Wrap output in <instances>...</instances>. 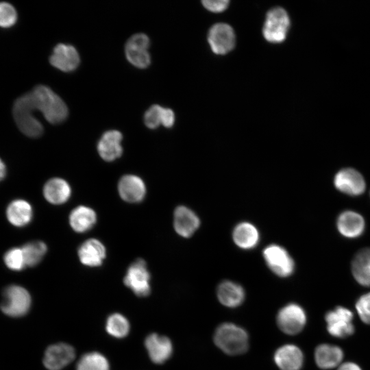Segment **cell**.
<instances>
[{"instance_id": "6da1fadb", "label": "cell", "mask_w": 370, "mask_h": 370, "mask_svg": "<svg viewBox=\"0 0 370 370\" xmlns=\"http://www.w3.org/2000/svg\"><path fill=\"white\" fill-rule=\"evenodd\" d=\"M36 110L40 111L51 124L64 121L68 116V108L64 101L50 88L38 85L31 91Z\"/></svg>"}, {"instance_id": "7a4b0ae2", "label": "cell", "mask_w": 370, "mask_h": 370, "mask_svg": "<svg viewBox=\"0 0 370 370\" xmlns=\"http://www.w3.org/2000/svg\"><path fill=\"white\" fill-rule=\"evenodd\" d=\"M36 107L31 92L23 94L14 103L13 117L20 131L28 137L38 138L43 133L41 123L34 116Z\"/></svg>"}, {"instance_id": "3957f363", "label": "cell", "mask_w": 370, "mask_h": 370, "mask_svg": "<svg viewBox=\"0 0 370 370\" xmlns=\"http://www.w3.org/2000/svg\"><path fill=\"white\" fill-rule=\"evenodd\" d=\"M215 345L225 353L237 355L248 348V335L245 330L230 323L220 325L214 334Z\"/></svg>"}, {"instance_id": "277c9868", "label": "cell", "mask_w": 370, "mask_h": 370, "mask_svg": "<svg viewBox=\"0 0 370 370\" xmlns=\"http://www.w3.org/2000/svg\"><path fill=\"white\" fill-rule=\"evenodd\" d=\"M31 301V296L25 288L12 284L4 289L0 308L9 317H20L28 312Z\"/></svg>"}, {"instance_id": "5b68a950", "label": "cell", "mask_w": 370, "mask_h": 370, "mask_svg": "<svg viewBox=\"0 0 370 370\" xmlns=\"http://www.w3.org/2000/svg\"><path fill=\"white\" fill-rule=\"evenodd\" d=\"M290 18L286 11L280 7L273 8L266 14L262 34L271 43H281L286 38L290 27Z\"/></svg>"}, {"instance_id": "8992f818", "label": "cell", "mask_w": 370, "mask_h": 370, "mask_svg": "<svg viewBox=\"0 0 370 370\" xmlns=\"http://www.w3.org/2000/svg\"><path fill=\"white\" fill-rule=\"evenodd\" d=\"M353 313L348 308L337 306L326 312L325 321L328 333L336 338H346L354 333Z\"/></svg>"}, {"instance_id": "52a82bcc", "label": "cell", "mask_w": 370, "mask_h": 370, "mask_svg": "<svg viewBox=\"0 0 370 370\" xmlns=\"http://www.w3.org/2000/svg\"><path fill=\"white\" fill-rule=\"evenodd\" d=\"M262 255L267 265L275 275L286 278L293 273L294 260L283 247L271 244L264 249Z\"/></svg>"}, {"instance_id": "ba28073f", "label": "cell", "mask_w": 370, "mask_h": 370, "mask_svg": "<svg viewBox=\"0 0 370 370\" xmlns=\"http://www.w3.org/2000/svg\"><path fill=\"white\" fill-rule=\"evenodd\" d=\"M306 323V314L304 308L297 304L284 306L277 315L279 328L285 334L295 335L299 333Z\"/></svg>"}, {"instance_id": "9c48e42d", "label": "cell", "mask_w": 370, "mask_h": 370, "mask_svg": "<svg viewBox=\"0 0 370 370\" xmlns=\"http://www.w3.org/2000/svg\"><path fill=\"white\" fill-rule=\"evenodd\" d=\"M208 42L217 55H225L232 51L236 44L233 28L228 24L219 23L212 25L208 34Z\"/></svg>"}, {"instance_id": "30bf717a", "label": "cell", "mask_w": 370, "mask_h": 370, "mask_svg": "<svg viewBox=\"0 0 370 370\" xmlns=\"http://www.w3.org/2000/svg\"><path fill=\"white\" fill-rule=\"evenodd\" d=\"M149 45V38L146 34L143 33L134 34L128 39L125 47L127 60L138 68H147L151 62V57L148 52Z\"/></svg>"}, {"instance_id": "8fae6325", "label": "cell", "mask_w": 370, "mask_h": 370, "mask_svg": "<svg viewBox=\"0 0 370 370\" xmlns=\"http://www.w3.org/2000/svg\"><path fill=\"white\" fill-rule=\"evenodd\" d=\"M123 281L137 296L148 295L150 293V274L146 262L142 259L133 262L127 269Z\"/></svg>"}, {"instance_id": "7c38bea8", "label": "cell", "mask_w": 370, "mask_h": 370, "mask_svg": "<svg viewBox=\"0 0 370 370\" xmlns=\"http://www.w3.org/2000/svg\"><path fill=\"white\" fill-rule=\"evenodd\" d=\"M334 185L338 191L349 196H359L366 188L363 176L352 168H345L338 171L334 175Z\"/></svg>"}, {"instance_id": "4fadbf2b", "label": "cell", "mask_w": 370, "mask_h": 370, "mask_svg": "<svg viewBox=\"0 0 370 370\" xmlns=\"http://www.w3.org/2000/svg\"><path fill=\"white\" fill-rule=\"evenodd\" d=\"M75 352L72 346L66 343H56L45 351L43 364L49 370H60L75 358Z\"/></svg>"}, {"instance_id": "5bb4252c", "label": "cell", "mask_w": 370, "mask_h": 370, "mask_svg": "<svg viewBox=\"0 0 370 370\" xmlns=\"http://www.w3.org/2000/svg\"><path fill=\"white\" fill-rule=\"evenodd\" d=\"M49 62L53 66L62 71L71 72L77 68L80 58L73 45L60 43L53 48Z\"/></svg>"}, {"instance_id": "9a60e30c", "label": "cell", "mask_w": 370, "mask_h": 370, "mask_svg": "<svg viewBox=\"0 0 370 370\" xmlns=\"http://www.w3.org/2000/svg\"><path fill=\"white\" fill-rule=\"evenodd\" d=\"M199 225V218L191 209L184 206L175 208L173 226L177 234L184 238H189L194 234Z\"/></svg>"}, {"instance_id": "2e32d148", "label": "cell", "mask_w": 370, "mask_h": 370, "mask_svg": "<svg viewBox=\"0 0 370 370\" xmlns=\"http://www.w3.org/2000/svg\"><path fill=\"white\" fill-rule=\"evenodd\" d=\"M336 227L342 236L348 238H355L363 234L365 222L359 213L353 210H345L338 215Z\"/></svg>"}, {"instance_id": "e0dca14e", "label": "cell", "mask_w": 370, "mask_h": 370, "mask_svg": "<svg viewBox=\"0 0 370 370\" xmlns=\"http://www.w3.org/2000/svg\"><path fill=\"white\" fill-rule=\"evenodd\" d=\"M122 134L117 130H109L103 134L97 144V151L102 159L111 162L119 158L122 153Z\"/></svg>"}, {"instance_id": "ac0fdd59", "label": "cell", "mask_w": 370, "mask_h": 370, "mask_svg": "<svg viewBox=\"0 0 370 370\" xmlns=\"http://www.w3.org/2000/svg\"><path fill=\"white\" fill-rule=\"evenodd\" d=\"M145 345L150 359L156 364L166 362L172 354V343L166 336L151 334L146 338Z\"/></svg>"}, {"instance_id": "d6986e66", "label": "cell", "mask_w": 370, "mask_h": 370, "mask_svg": "<svg viewBox=\"0 0 370 370\" xmlns=\"http://www.w3.org/2000/svg\"><path fill=\"white\" fill-rule=\"evenodd\" d=\"M118 190L121 197L130 203L141 201L146 193L143 181L139 177L133 175L122 177L119 182Z\"/></svg>"}, {"instance_id": "ffe728a7", "label": "cell", "mask_w": 370, "mask_h": 370, "mask_svg": "<svg viewBox=\"0 0 370 370\" xmlns=\"http://www.w3.org/2000/svg\"><path fill=\"white\" fill-rule=\"evenodd\" d=\"M274 361L281 370H299L304 363V354L295 345H285L275 353Z\"/></svg>"}, {"instance_id": "44dd1931", "label": "cell", "mask_w": 370, "mask_h": 370, "mask_svg": "<svg viewBox=\"0 0 370 370\" xmlns=\"http://www.w3.org/2000/svg\"><path fill=\"white\" fill-rule=\"evenodd\" d=\"M106 252L104 245L99 241L91 238L81 245L78 256L83 264L95 267L102 264L106 258Z\"/></svg>"}, {"instance_id": "7402d4cb", "label": "cell", "mask_w": 370, "mask_h": 370, "mask_svg": "<svg viewBox=\"0 0 370 370\" xmlns=\"http://www.w3.org/2000/svg\"><path fill=\"white\" fill-rule=\"evenodd\" d=\"M343 358V351L337 345L321 344L314 352L317 365L322 369H330L338 365Z\"/></svg>"}, {"instance_id": "603a6c76", "label": "cell", "mask_w": 370, "mask_h": 370, "mask_svg": "<svg viewBox=\"0 0 370 370\" xmlns=\"http://www.w3.org/2000/svg\"><path fill=\"white\" fill-rule=\"evenodd\" d=\"M234 243L243 249H251L259 242L260 234L255 225L249 222L237 224L232 232Z\"/></svg>"}, {"instance_id": "cb8c5ba5", "label": "cell", "mask_w": 370, "mask_h": 370, "mask_svg": "<svg viewBox=\"0 0 370 370\" xmlns=\"http://www.w3.org/2000/svg\"><path fill=\"white\" fill-rule=\"evenodd\" d=\"M352 275L356 281L363 286H370V247L359 250L351 264Z\"/></svg>"}, {"instance_id": "d4e9b609", "label": "cell", "mask_w": 370, "mask_h": 370, "mask_svg": "<svg viewBox=\"0 0 370 370\" xmlns=\"http://www.w3.org/2000/svg\"><path fill=\"white\" fill-rule=\"evenodd\" d=\"M219 301L224 306L234 308L241 305L245 299L243 287L234 282L225 280L220 283L217 291Z\"/></svg>"}, {"instance_id": "484cf974", "label": "cell", "mask_w": 370, "mask_h": 370, "mask_svg": "<svg viewBox=\"0 0 370 370\" xmlns=\"http://www.w3.org/2000/svg\"><path fill=\"white\" fill-rule=\"evenodd\" d=\"M71 193L69 184L58 177L47 181L43 188V195L47 201L56 205L65 203L69 199Z\"/></svg>"}, {"instance_id": "4316f807", "label": "cell", "mask_w": 370, "mask_h": 370, "mask_svg": "<svg viewBox=\"0 0 370 370\" xmlns=\"http://www.w3.org/2000/svg\"><path fill=\"white\" fill-rule=\"evenodd\" d=\"M33 211L31 205L23 199L12 201L8 206L6 216L9 222L16 227H23L29 223Z\"/></svg>"}, {"instance_id": "83f0119b", "label": "cell", "mask_w": 370, "mask_h": 370, "mask_svg": "<svg viewBox=\"0 0 370 370\" xmlns=\"http://www.w3.org/2000/svg\"><path fill=\"white\" fill-rule=\"evenodd\" d=\"M97 221L95 211L90 208L80 206L71 212L69 223L77 232H85L92 227Z\"/></svg>"}, {"instance_id": "f1b7e54d", "label": "cell", "mask_w": 370, "mask_h": 370, "mask_svg": "<svg viewBox=\"0 0 370 370\" xmlns=\"http://www.w3.org/2000/svg\"><path fill=\"white\" fill-rule=\"evenodd\" d=\"M110 366L105 356L98 352L84 354L77 364V370H109Z\"/></svg>"}, {"instance_id": "f546056e", "label": "cell", "mask_w": 370, "mask_h": 370, "mask_svg": "<svg viewBox=\"0 0 370 370\" xmlns=\"http://www.w3.org/2000/svg\"><path fill=\"white\" fill-rule=\"evenodd\" d=\"M26 266L34 267L38 264L47 252V245L42 241H32L22 247Z\"/></svg>"}, {"instance_id": "4dcf8cb0", "label": "cell", "mask_w": 370, "mask_h": 370, "mask_svg": "<svg viewBox=\"0 0 370 370\" xmlns=\"http://www.w3.org/2000/svg\"><path fill=\"white\" fill-rule=\"evenodd\" d=\"M106 330L112 336L123 338L127 335L130 324L127 319L121 314H111L106 322Z\"/></svg>"}, {"instance_id": "1f68e13d", "label": "cell", "mask_w": 370, "mask_h": 370, "mask_svg": "<svg viewBox=\"0 0 370 370\" xmlns=\"http://www.w3.org/2000/svg\"><path fill=\"white\" fill-rule=\"evenodd\" d=\"M5 265L11 270L19 271L25 266V261L21 248L14 247L9 249L4 255Z\"/></svg>"}, {"instance_id": "d6a6232c", "label": "cell", "mask_w": 370, "mask_h": 370, "mask_svg": "<svg viewBox=\"0 0 370 370\" xmlns=\"http://www.w3.org/2000/svg\"><path fill=\"white\" fill-rule=\"evenodd\" d=\"M18 14L15 8L8 2H0V27L10 28L17 21Z\"/></svg>"}, {"instance_id": "836d02e7", "label": "cell", "mask_w": 370, "mask_h": 370, "mask_svg": "<svg viewBox=\"0 0 370 370\" xmlns=\"http://www.w3.org/2000/svg\"><path fill=\"white\" fill-rule=\"evenodd\" d=\"M163 107L154 104L152 105L145 113L144 122L145 125L150 129H156L162 120Z\"/></svg>"}, {"instance_id": "e575fe53", "label": "cell", "mask_w": 370, "mask_h": 370, "mask_svg": "<svg viewBox=\"0 0 370 370\" xmlns=\"http://www.w3.org/2000/svg\"><path fill=\"white\" fill-rule=\"evenodd\" d=\"M355 306L362 321L370 325V293L361 295L357 299Z\"/></svg>"}, {"instance_id": "d590c367", "label": "cell", "mask_w": 370, "mask_h": 370, "mask_svg": "<svg viewBox=\"0 0 370 370\" xmlns=\"http://www.w3.org/2000/svg\"><path fill=\"white\" fill-rule=\"evenodd\" d=\"M204 7L212 12H221L225 10L229 5L227 0H204L201 1Z\"/></svg>"}, {"instance_id": "8d00e7d4", "label": "cell", "mask_w": 370, "mask_h": 370, "mask_svg": "<svg viewBox=\"0 0 370 370\" xmlns=\"http://www.w3.org/2000/svg\"><path fill=\"white\" fill-rule=\"evenodd\" d=\"M175 122V114L171 109L163 108L162 125L167 128L173 127Z\"/></svg>"}, {"instance_id": "74e56055", "label": "cell", "mask_w": 370, "mask_h": 370, "mask_svg": "<svg viewBox=\"0 0 370 370\" xmlns=\"http://www.w3.org/2000/svg\"><path fill=\"white\" fill-rule=\"evenodd\" d=\"M338 370H362L361 368L356 363L347 362L342 364Z\"/></svg>"}, {"instance_id": "f35d334b", "label": "cell", "mask_w": 370, "mask_h": 370, "mask_svg": "<svg viewBox=\"0 0 370 370\" xmlns=\"http://www.w3.org/2000/svg\"><path fill=\"white\" fill-rule=\"evenodd\" d=\"M6 175V166L0 158V182L2 181Z\"/></svg>"}]
</instances>
